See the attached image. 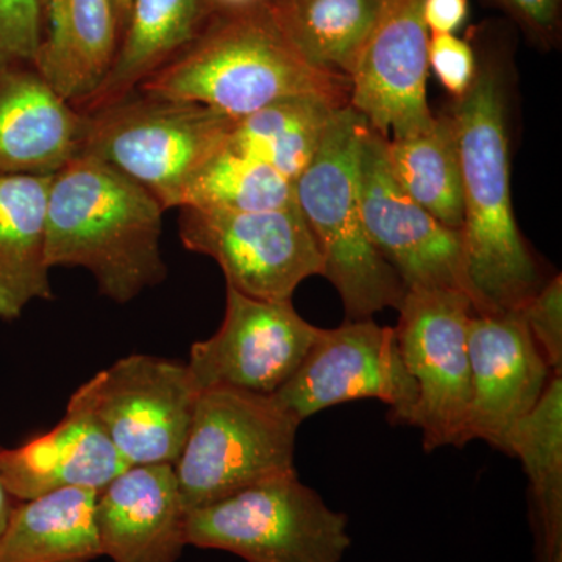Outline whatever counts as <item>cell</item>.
I'll return each instance as SVG.
<instances>
[{
	"mask_svg": "<svg viewBox=\"0 0 562 562\" xmlns=\"http://www.w3.org/2000/svg\"><path fill=\"white\" fill-rule=\"evenodd\" d=\"M505 83L497 61L480 63L471 90L449 113L460 151L462 246L476 314L519 310L543 284L514 217Z\"/></svg>",
	"mask_w": 562,
	"mask_h": 562,
	"instance_id": "1",
	"label": "cell"
},
{
	"mask_svg": "<svg viewBox=\"0 0 562 562\" xmlns=\"http://www.w3.org/2000/svg\"><path fill=\"white\" fill-rule=\"evenodd\" d=\"M160 201L131 177L80 154L52 176L49 268H83L110 301L127 303L168 276L160 250Z\"/></svg>",
	"mask_w": 562,
	"mask_h": 562,
	"instance_id": "2",
	"label": "cell"
},
{
	"mask_svg": "<svg viewBox=\"0 0 562 562\" xmlns=\"http://www.w3.org/2000/svg\"><path fill=\"white\" fill-rule=\"evenodd\" d=\"M136 91L199 103L238 121L292 95L322 94L349 103L350 79L306 60L266 7L217 16Z\"/></svg>",
	"mask_w": 562,
	"mask_h": 562,
	"instance_id": "3",
	"label": "cell"
},
{
	"mask_svg": "<svg viewBox=\"0 0 562 562\" xmlns=\"http://www.w3.org/2000/svg\"><path fill=\"white\" fill-rule=\"evenodd\" d=\"M366 122L350 105L336 111L319 150L294 181L295 201L341 297L347 321L397 308L406 290L366 232L360 202V143Z\"/></svg>",
	"mask_w": 562,
	"mask_h": 562,
	"instance_id": "4",
	"label": "cell"
},
{
	"mask_svg": "<svg viewBox=\"0 0 562 562\" xmlns=\"http://www.w3.org/2000/svg\"><path fill=\"white\" fill-rule=\"evenodd\" d=\"M301 424L273 395L233 387L199 392L187 442L172 464L187 513L297 473Z\"/></svg>",
	"mask_w": 562,
	"mask_h": 562,
	"instance_id": "5",
	"label": "cell"
},
{
	"mask_svg": "<svg viewBox=\"0 0 562 562\" xmlns=\"http://www.w3.org/2000/svg\"><path fill=\"white\" fill-rule=\"evenodd\" d=\"M187 542L246 562H341L351 538L349 517L291 473L188 513Z\"/></svg>",
	"mask_w": 562,
	"mask_h": 562,
	"instance_id": "6",
	"label": "cell"
},
{
	"mask_svg": "<svg viewBox=\"0 0 562 562\" xmlns=\"http://www.w3.org/2000/svg\"><path fill=\"white\" fill-rule=\"evenodd\" d=\"M81 154L109 162L171 210L177 192L227 144L235 120L199 103L138 94L88 114Z\"/></svg>",
	"mask_w": 562,
	"mask_h": 562,
	"instance_id": "7",
	"label": "cell"
},
{
	"mask_svg": "<svg viewBox=\"0 0 562 562\" xmlns=\"http://www.w3.org/2000/svg\"><path fill=\"white\" fill-rule=\"evenodd\" d=\"M179 235L190 251L221 266L227 286L262 301H291L303 280L324 276V260L297 201L286 209H180Z\"/></svg>",
	"mask_w": 562,
	"mask_h": 562,
	"instance_id": "8",
	"label": "cell"
},
{
	"mask_svg": "<svg viewBox=\"0 0 562 562\" xmlns=\"http://www.w3.org/2000/svg\"><path fill=\"white\" fill-rule=\"evenodd\" d=\"M403 360L417 390L416 424L425 450L464 447L472 403L469 322L475 308L465 292L406 291L398 306Z\"/></svg>",
	"mask_w": 562,
	"mask_h": 562,
	"instance_id": "9",
	"label": "cell"
},
{
	"mask_svg": "<svg viewBox=\"0 0 562 562\" xmlns=\"http://www.w3.org/2000/svg\"><path fill=\"white\" fill-rule=\"evenodd\" d=\"M127 465L173 464L199 392L187 362L131 355L77 387Z\"/></svg>",
	"mask_w": 562,
	"mask_h": 562,
	"instance_id": "10",
	"label": "cell"
},
{
	"mask_svg": "<svg viewBox=\"0 0 562 562\" xmlns=\"http://www.w3.org/2000/svg\"><path fill=\"white\" fill-rule=\"evenodd\" d=\"M272 395L301 422L339 403L376 398L390 406L392 424H416V383L397 333L372 317L321 328L297 371Z\"/></svg>",
	"mask_w": 562,
	"mask_h": 562,
	"instance_id": "11",
	"label": "cell"
},
{
	"mask_svg": "<svg viewBox=\"0 0 562 562\" xmlns=\"http://www.w3.org/2000/svg\"><path fill=\"white\" fill-rule=\"evenodd\" d=\"M358 187L369 239L406 291L453 290L472 299L461 231L446 227L402 190L387 162L386 136L369 124L361 133Z\"/></svg>",
	"mask_w": 562,
	"mask_h": 562,
	"instance_id": "12",
	"label": "cell"
},
{
	"mask_svg": "<svg viewBox=\"0 0 562 562\" xmlns=\"http://www.w3.org/2000/svg\"><path fill=\"white\" fill-rule=\"evenodd\" d=\"M291 301H262L227 286L221 328L192 344L187 362L195 391L233 387L272 395L294 375L319 336Z\"/></svg>",
	"mask_w": 562,
	"mask_h": 562,
	"instance_id": "13",
	"label": "cell"
},
{
	"mask_svg": "<svg viewBox=\"0 0 562 562\" xmlns=\"http://www.w3.org/2000/svg\"><path fill=\"white\" fill-rule=\"evenodd\" d=\"M428 41L424 0H384L351 70L349 105L386 138L425 131L435 121L427 101Z\"/></svg>",
	"mask_w": 562,
	"mask_h": 562,
	"instance_id": "14",
	"label": "cell"
},
{
	"mask_svg": "<svg viewBox=\"0 0 562 562\" xmlns=\"http://www.w3.org/2000/svg\"><path fill=\"white\" fill-rule=\"evenodd\" d=\"M468 342L472 373L469 441L482 439L502 450L513 425L535 408L554 372L517 310L473 313Z\"/></svg>",
	"mask_w": 562,
	"mask_h": 562,
	"instance_id": "15",
	"label": "cell"
},
{
	"mask_svg": "<svg viewBox=\"0 0 562 562\" xmlns=\"http://www.w3.org/2000/svg\"><path fill=\"white\" fill-rule=\"evenodd\" d=\"M187 516L172 464L128 465L95 502L101 553L113 562H177L188 546Z\"/></svg>",
	"mask_w": 562,
	"mask_h": 562,
	"instance_id": "16",
	"label": "cell"
},
{
	"mask_svg": "<svg viewBox=\"0 0 562 562\" xmlns=\"http://www.w3.org/2000/svg\"><path fill=\"white\" fill-rule=\"evenodd\" d=\"M88 122L32 65L0 66V176H54L83 151Z\"/></svg>",
	"mask_w": 562,
	"mask_h": 562,
	"instance_id": "17",
	"label": "cell"
},
{
	"mask_svg": "<svg viewBox=\"0 0 562 562\" xmlns=\"http://www.w3.org/2000/svg\"><path fill=\"white\" fill-rule=\"evenodd\" d=\"M127 468L79 391L52 430L0 449V479L18 502L65 487L101 492Z\"/></svg>",
	"mask_w": 562,
	"mask_h": 562,
	"instance_id": "18",
	"label": "cell"
},
{
	"mask_svg": "<svg viewBox=\"0 0 562 562\" xmlns=\"http://www.w3.org/2000/svg\"><path fill=\"white\" fill-rule=\"evenodd\" d=\"M46 32L32 66L79 109L98 91L117 49L113 0H44Z\"/></svg>",
	"mask_w": 562,
	"mask_h": 562,
	"instance_id": "19",
	"label": "cell"
},
{
	"mask_svg": "<svg viewBox=\"0 0 562 562\" xmlns=\"http://www.w3.org/2000/svg\"><path fill=\"white\" fill-rule=\"evenodd\" d=\"M211 13L205 0H132L113 65L98 91L77 110L95 113L132 95L205 31Z\"/></svg>",
	"mask_w": 562,
	"mask_h": 562,
	"instance_id": "20",
	"label": "cell"
},
{
	"mask_svg": "<svg viewBox=\"0 0 562 562\" xmlns=\"http://www.w3.org/2000/svg\"><path fill=\"white\" fill-rule=\"evenodd\" d=\"M52 176H0V319L55 297L46 260Z\"/></svg>",
	"mask_w": 562,
	"mask_h": 562,
	"instance_id": "21",
	"label": "cell"
},
{
	"mask_svg": "<svg viewBox=\"0 0 562 562\" xmlns=\"http://www.w3.org/2000/svg\"><path fill=\"white\" fill-rule=\"evenodd\" d=\"M98 491L65 487L18 502L0 535V562H90L102 557Z\"/></svg>",
	"mask_w": 562,
	"mask_h": 562,
	"instance_id": "22",
	"label": "cell"
},
{
	"mask_svg": "<svg viewBox=\"0 0 562 562\" xmlns=\"http://www.w3.org/2000/svg\"><path fill=\"white\" fill-rule=\"evenodd\" d=\"M502 452L522 461L530 480L538 562L562 557V376L554 373L530 413L513 425Z\"/></svg>",
	"mask_w": 562,
	"mask_h": 562,
	"instance_id": "23",
	"label": "cell"
},
{
	"mask_svg": "<svg viewBox=\"0 0 562 562\" xmlns=\"http://www.w3.org/2000/svg\"><path fill=\"white\" fill-rule=\"evenodd\" d=\"M346 105L322 94L281 99L235 121L225 147L266 162L294 183L319 150L336 111Z\"/></svg>",
	"mask_w": 562,
	"mask_h": 562,
	"instance_id": "24",
	"label": "cell"
},
{
	"mask_svg": "<svg viewBox=\"0 0 562 562\" xmlns=\"http://www.w3.org/2000/svg\"><path fill=\"white\" fill-rule=\"evenodd\" d=\"M384 0H271L273 20L313 66L350 79Z\"/></svg>",
	"mask_w": 562,
	"mask_h": 562,
	"instance_id": "25",
	"label": "cell"
},
{
	"mask_svg": "<svg viewBox=\"0 0 562 562\" xmlns=\"http://www.w3.org/2000/svg\"><path fill=\"white\" fill-rule=\"evenodd\" d=\"M387 162L402 190L452 231L464 224L460 151L450 114L402 138H386Z\"/></svg>",
	"mask_w": 562,
	"mask_h": 562,
	"instance_id": "26",
	"label": "cell"
},
{
	"mask_svg": "<svg viewBox=\"0 0 562 562\" xmlns=\"http://www.w3.org/2000/svg\"><path fill=\"white\" fill-rule=\"evenodd\" d=\"M295 203L294 183L271 166L222 147L177 192L171 209L268 211Z\"/></svg>",
	"mask_w": 562,
	"mask_h": 562,
	"instance_id": "27",
	"label": "cell"
},
{
	"mask_svg": "<svg viewBox=\"0 0 562 562\" xmlns=\"http://www.w3.org/2000/svg\"><path fill=\"white\" fill-rule=\"evenodd\" d=\"M44 33V0H0V66L32 65Z\"/></svg>",
	"mask_w": 562,
	"mask_h": 562,
	"instance_id": "28",
	"label": "cell"
},
{
	"mask_svg": "<svg viewBox=\"0 0 562 562\" xmlns=\"http://www.w3.org/2000/svg\"><path fill=\"white\" fill-rule=\"evenodd\" d=\"M532 341L554 373L562 369V277L547 281L520 306Z\"/></svg>",
	"mask_w": 562,
	"mask_h": 562,
	"instance_id": "29",
	"label": "cell"
},
{
	"mask_svg": "<svg viewBox=\"0 0 562 562\" xmlns=\"http://www.w3.org/2000/svg\"><path fill=\"white\" fill-rule=\"evenodd\" d=\"M476 65L475 52L468 41L457 35H430L428 69L432 70L454 101L471 90Z\"/></svg>",
	"mask_w": 562,
	"mask_h": 562,
	"instance_id": "30",
	"label": "cell"
},
{
	"mask_svg": "<svg viewBox=\"0 0 562 562\" xmlns=\"http://www.w3.org/2000/svg\"><path fill=\"white\" fill-rule=\"evenodd\" d=\"M508 13L527 38L542 50L560 46L562 0H491Z\"/></svg>",
	"mask_w": 562,
	"mask_h": 562,
	"instance_id": "31",
	"label": "cell"
},
{
	"mask_svg": "<svg viewBox=\"0 0 562 562\" xmlns=\"http://www.w3.org/2000/svg\"><path fill=\"white\" fill-rule=\"evenodd\" d=\"M469 16V0H424V21L430 35H454Z\"/></svg>",
	"mask_w": 562,
	"mask_h": 562,
	"instance_id": "32",
	"label": "cell"
},
{
	"mask_svg": "<svg viewBox=\"0 0 562 562\" xmlns=\"http://www.w3.org/2000/svg\"><path fill=\"white\" fill-rule=\"evenodd\" d=\"M205 2L209 3L210 10L216 13L217 16H228V14L266 9L271 0H205Z\"/></svg>",
	"mask_w": 562,
	"mask_h": 562,
	"instance_id": "33",
	"label": "cell"
},
{
	"mask_svg": "<svg viewBox=\"0 0 562 562\" xmlns=\"http://www.w3.org/2000/svg\"><path fill=\"white\" fill-rule=\"evenodd\" d=\"M18 501L10 494L9 490H7L5 484H3L2 479H0V535H2L3 530L7 528V524H9L11 513L16 508Z\"/></svg>",
	"mask_w": 562,
	"mask_h": 562,
	"instance_id": "34",
	"label": "cell"
},
{
	"mask_svg": "<svg viewBox=\"0 0 562 562\" xmlns=\"http://www.w3.org/2000/svg\"><path fill=\"white\" fill-rule=\"evenodd\" d=\"M114 10H116L117 22L120 25L127 20L128 10H131L132 0H113Z\"/></svg>",
	"mask_w": 562,
	"mask_h": 562,
	"instance_id": "35",
	"label": "cell"
},
{
	"mask_svg": "<svg viewBox=\"0 0 562 562\" xmlns=\"http://www.w3.org/2000/svg\"><path fill=\"white\" fill-rule=\"evenodd\" d=\"M552 562H562V557H558L557 560H553Z\"/></svg>",
	"mask_w": 562,
	"mask_h": 562,
	"instance_id": "36",
	"label": "cell"
}]
</instances>
